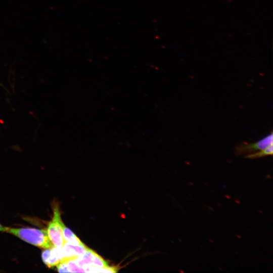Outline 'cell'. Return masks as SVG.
<instances>
[{
	"label": "cell",
	"instance_id": "obj_5",
	"mask_svg": "<svg viewBox=\"0 0 273 273\" xmlns=\"http://www.w3.org/2000/svg\"><path fill=\"white\" fill-rule=\"evenodd\" d=\"M89 248L84 243L80 245H72L65 242L62 247L60 248L63 260L74 258L84 253Z\"/></svg>",
	"mask_w": 273,
	"mask_h": 273
},
{
	"label": "cell",
	"instance_id": "obj_6",
	"mask_svg": "<svg viewBox=\"0 0 273 273\" xmlns=\"http://www.w3.org/2000/svg\"><path fill=\"white\" fill-rule=\"evenodd\" d=\"M41 258L43 263L49 268L56 266L63 260L60 248L55 246L45 249L42 252Z\"/></svg>",
	"mask_w": 273,
	"mask_h": 273
},
{
	"label": "cell",
	"instance_id": "obj_7",
	"mask_svg": "<svg viewBox=\"0 0 273 273\" xmlns=\"http://www.w3.org/2000/svg\"><path fill=\"white\" fill-rule=\"evenodd\" d=\"M63 238L65 242L72 245H80L83 243L69 228L64 226L63 230Z\"/></svg>",
	"mask_w": 273,
	"mask_h": 273
},
{
	"label": "cell",
	"instance_id": "obj_9",
	"mask_svg": "<svg viewBox=\"0 0 273 273\" xmlns=\"http://www.w3.org/2000/svg\"><path fill=\"white\" fill-rule=\"evenodd\" d=\"M8 227L4 226L0 223V232H6Z\"/></svg>",
	"mask_w": 273,
	"mask_h": 273
},
{
	"label": "cell",
	"instance_id": "obj_8",
	"mask_svg": "<svg viewBox=\"0 0 273 273\" xmlns=\"http://www.w3.org/2000/svg\"><path fill=\"white\" fill-rule=\"evenodd\" d=\"M272 149L273 147L272 144L262 150L246 155L245 158L254 159L265 157L266 156L272 155Z\"/></svg>",
	"mask_w": 273,
	"mask_h": 273
},
{
	"label": "cell",
	"instance_id": "obj_4",
	"mask_svg": "<svg viewBox=\"0 0 273 273\" xmlns=\"http://www.w3.org/2000/svg\"><path fill=\"white\" fill-rule=\"evenodd\" d=\"M272 132L259 141L248 143L243 142L238 144L235 148L236 155L249 154L262 150L272 144Z\"/></svg>",
	"mask_w": 273,
	"mask_h": 273
},
{
	"label": "cell",
	"instance_id": "obj_2",
	"mask_svg": "<svg viewBox=\"0 0 273 273\" xmlns=\"http://www.w3.org/2000/svg\"><path fill=\"white\" fill-rule=\"evenodd\" d=\"M53 215L48 224L46 231L48 236L55 247L61 248L65 242L63 236L65 226L61 216V212L58 203L53 205Z\"/></svg>",
	"mask_w": 273,
	"mask_h": 273
},
{
	"label": "cell",
	"instance_id": "obj_1",
	"mask_svg": "<svg viewBox=\"0 0 273 273\" xmlns=\"http://www.w3.org/2000/svg\"><path fill=\"white\" fill-rule=\"evenodd\" d=\"M6 232L39 248L48 249L54 247L48 236L46 229L8 227Z\"/></svg>",
	"mask_w": 273,
	"mask_h": 273
},
{
	"label": "cell",
	"instance_id": "obj_3",
	"mask_svg": "<svg viewBox=\"0 0 273 273\" xmlns=\"http://www.w3.org/2000/svg\"><path fill=\"white\" fill-rule=\"evenodd\" d=\"M73 261L81 272H94L97 267L109 266L108 263L99 254L89 248L84 253L74 258Z\"/></svg>",
	"mask_w": 273,
	"mask_h": 273
}]
</instances>
